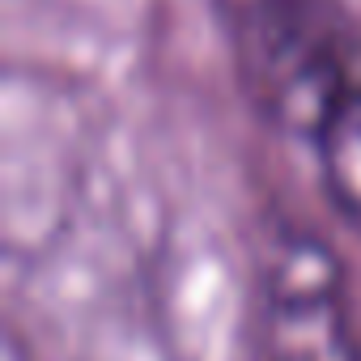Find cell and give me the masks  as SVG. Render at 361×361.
Wrapping results in <instances>:
<instances>
[{
  "mask_svg": "<svg viewBox=\"0 0 361 361\" xmlns=\"http://www.w3.org/2000/svg\"><path fill=\"white\" fill-rule=\"evenodd\" d=\"M331 209L361 234V85L348 90L310 136Z\"/></svg>",
  "mask_w": 361,
  "mask_h": 361,
  "instance_id": "3",
  "label": "cell"
},
{
  "mask_svg": "<svg viewBox=\"0 0 361 361\" xmlns=\"http://www.w3.org/2000/svg\"><path fill=\"white\" fill-rule=\"evenodd\" d=\"M251 361H361L340 255L310 230H281L255 276Z\"/></svg>",
  "mask_w": 361,
  "mask_h": 361,
  "instance_id": "1",
  "label": "cell"
},
{
  "mask_svg": "<svg viewBox=\"0 0 361 361\" xmlns=\"http://www.w3.org/2000/svg\"><path fill=\"white\" fill-rule=\"evenodd\" d=\"M234 47L238 73L306 35L336 0H213Z\"/></svg>",
  "mask_w": 361,
  "mask_h": 361,
  "instance_id": "2",
  "label": "cell"
}]
</instances>
